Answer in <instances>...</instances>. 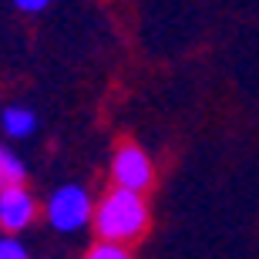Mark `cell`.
Segmentation results:
<instances>
[{"mask_svg":"<svg viewBox=\"0 0 259 259\" xmlns=\"http://www.w3.org/2000/svg\"><path fill=\"white\" fill-rule=\"evenodd\" d=\"M0 259H27V249L17 236H0Z\"/></svg>","mask_w":259,"mask_h":259,"instance_id":"obj_8","label":"cell"},{"mask_svg":"<svg viewBox=\"0 0 259 259\" xmlns=\"http://www.w3.org/2000/svg\"><path fill=\"white\" fill-rule=\"evenodd\" d=\"M148 222H152V212H148V202L138 192H125V189H108L95 205V226L98 239L105 242H121V246H135L148 232Z\"/></svg>","mask_w":259,"mask_h":259,"instance_id":"obj_1","label":"cell"},{"mask_svg":"<svg viewBox=\"0 0 259 259\" xmlns=\"http://www.w3.org/2000/svg\"><path fill=\"white\" fill-rule=\"evenodd\" d=\"M48 222L58 232H77L95 219V202L81 185H61L48 199Z\"/></svg>","mask_w":259,"mask_h":259,"instance_id":"obj_3","label":"cell"},{"mask_svg":"<svg viewBox=\"0 0 259 259\" xmlns=\"http://www.w3.org/2000/svg\"><path fill=\"white\" fill-rule=\"evenodd\" d=\"M84 259H135V256H132V249H128V246H121V242L98 239L95 246H88Z\"/></svg>","mask_w":259,"mask_h":259,"instance_id":"obj_7","label":"cell"},{"mask_svg":"<svg viewBox=\"0 0 259 259\" xmlns=\"http://www.w3.org/2000/svg\"><path fill=\"white\" fill-rule=\"evenodd\" d=\"M0 125H4V132H7L10 138H27V135L37 128V115H34L30 108L14 105V108H7V111H4Z\"/></svg>","mask_w":259,"mask_h":259,"instance_id":"obj_5","label":"cell"},{"mask_svg":"<svg viewBox=\"0 0 259 259\" xmlns=\"http://www.w3.org/2000/svg\"><path fill=\"white\" fill-rule=\"evenodd\" d=\"M37 219V202L24 185H4L0 189V229L7 236H17Z\"/></svg>","mask_w":259,"mask_h":259,"instance_id":"obj_4","label":"cell"},{"mask_svg":"<svg viewBox=\"0 0 259 259\" xmlns=\"http://www.w3.org/2000/svg\"><path fill=\"white\" fill-rule=\"evenodd\" d=\"M111 182H115V189L138 192V195H145L155 185V165L142 145L121 142L111 152Z\"/></svg>","mask_w":259,"mask_h":259,"instance_id":"obj_2","label":"cell"},{"mask_svg":"<svg viewBox=\"0 0 259 259\" xmlns=\"http://www.w3.org/2000/svg\"><path fill=\"white\" fill-rule=\"evenodd\" d=\"M24 175H27L24 162H20L10 148L0 145V189H4V185H24Z\"/></svg>","mask_w":259,"mask_h":259,"instance_id":"obj_6","label":"cell"},{"mask_svg":"<svg viewBox=\"0 0 259 259\" xmlns=\"http://www.w3.org/2000/svg\"><path fill=\"white\" fill-rule=\"evenodd\" d=\"M14 4H17L20 10H24V14H37V10H44L51 4V0H14Z\"/></svg>","mask_w":259,"mask_h":259,"instance_id":"obj_9","label":"cell"}]
</instances>
